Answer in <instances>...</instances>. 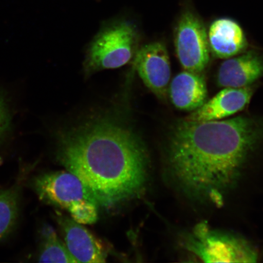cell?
Masks as SVG:
<instances>
[{"instance_id": "obj_3", "label": "cell", "mask_w": 263, "mask_h": 263, "mask_svg": "<svg viewBox=\"0 0 263 263\" xmlns=\"http://www.w3.org/2000/svg\"><path fill=\"white\" fill-rule=\"evenodd\" d=\"M140 35L136 25L117 19L103 26L88 47L84 64L87 77L126 65L136 55Z\"/></svg>"}, {"instance_id": "obj_1", "label": "cell", "mask_w": 263, "mask_h": 263, "mask_svg": "<svg viewBox=\"0 0 263 263\" xmlns=\"http://www.w3.org/2000/svg\"><path fill=\"white\" fill-rule=\"evenodd\" d=\"M263 140V117L173 125L166 147L172 182L195 201L221 206Z\"/></svg>"}, {"instance_id": "obj_2", "label": "cell", "mask_w": 263, "mask_h": 263, "mask_svg": "<svg viewBox=\"0 0 263 263\" xmlns=\"http://www.w3.org/2000/svg\"><path fill=\"white\" fill-rule=\"evenodd\" d=\"M57 157L80 179L91 201L104 208L137 198L149 178L145 144L117 117H95L61 132Z\"/></svg>"}, {"instance_id": "obj_16", "label": "cell", "mask_w": 263, "mask_h": 263, "mask_svg": "<svg viewBox=\"0 0 263 263\" xmlns=\"http://www.w3.org/2000/svg\"><path fill=\"white\" fill-rule=\"evenodd\" d=\"M11 111L4 96L0 93V144L7 136L11 128Z\"/></svg>"}, {"instance_id": "obj_7", "label": "cell", "mask_w": 263, "mask_h": 263, "mask_svg": "<svg viewBox=\"0 0 263 263\" xmlns=\"http://www.w3.org/2000/svg\"><path fill=\"white\" fill-rule=\"evenodd\" d=\"M138 73L144 84L160 99L165 101L171 79L170 61L165 45L155 42L143 46L136 55Z\"/></svg>"}, {"instance_id": "obj_15", "label": "cell", "mask_w": 263, "mask_h": 263, "mask_svg": "<svg viewBox=\"0 0 263 263\" xmlns=\"http://www.w3.org/2000/svg\"><path fill=\"white\" fill-rule=\"evenodd\" d=\"M97 205L87 199L78 200L68 209L72 219L81 224H91L97 221Z\"/></svg>"}, {"instance_id": "obj_13", "label": "cell", "mask_w": 263, "mask_h": 263, "mask_svg": "<svg viewBox=\"0 0 263 263\" xmlns=\"http://www.w3.org/2000/svg\"><path fill=\"white\" fill-rule=\"evenodd\" d=\"M31 166H25L17 179L8 189H0V241L8 237L17 223L21 210L22 187L31 172Z\"/></svg>"}, {"instance_id": "obj_6", "label": "cell", "mask_w": 263, "mask_h": 263, "mask_svg": "<svg viewBox=\"0 0 263 263\" xmlns=\"http://www.w3.org/2000/svg\"><path fill=\"white\" fill-rule=\"evenodd\" d=\"M30 185L42 202L62 209L68 210L82 199L91 201L84 184L69 172L40 174L31 180Z\"/></svg>"}, {"instance_id": "obj_10", "label": "cell", "mask_w": 263, "mask_h": 263, "mask_svg": "<svg viewBox=\"0 0 263 263\" xmlns=\"http://www.w3.org/2000/svg\"><path fill=\"white\" fill-rule=\"evenodd\" d=\"M229 58L220 66L217 83L223 88H242L263 77V55L254 51Z\"/></svg>"}, {"instance_id": "obj_5", "label": "cell", "mask_w": 263, "mask_h": 263, "mask_svg": "<svg viewBox=\"0 0 263 263\" xmlns=\"http://www.w3.org/2000/svg\"><path fill=\"white\" fill-rule=\"evenodd\" d=\"M174 44L184 70L202 73L208 67L210 48L202 20L190 6L183 9L177 22Z\"/></svg>"}, {"instance_id": "obj_8", "label": "cell", "mask_w": 263, "mask_h": 263, "mask_svg": "<svg viewBox=\"0 0 263 263\" xmlns=\"http://www.w3.org/2000/svg\"><path fill=\"white\" fill-rule=\"evenodd\" d=\"M55 219L63 235L65 246L77 262H105L104 247L83 226L57 212Z\"/></svg>"}, {"instance_id": "obj_11", "label": "cell", "mask_w": 263, "mask_h": 263, "mask_svg": "<svg viewBox=\"0 0 263 263\" xmlns=\"http://www.w3.org/2000/svg\"><path fill=\"white\" fill-rule=\"evenodd\" d=\"M207 34L210 51L218 58L236 57L245 51L248 46L241 26L232 19L216 20L210 25Z\"/></svg>"}, {"instance_id": "obj_9", "label": "cell", "mask_w": 263, "mask_h": 263, "mask_svg": "<svg viewBox=\"0 0 263 263\" xmlns=\"http://www.w3.org/2000/svg\"><path fill=\"white\" fill-rule=\"evenodd\" d=\"M254 88H224L184 119L196 122L222 120L245 109L251 101Z\"/></svg>"}, {"instance_id": "obj_14", "label": "cell", "mask_w": 263, "mask_h": 263, "mask_svg": "<svg viewBox=\"0 0 263 263\" xmlns=\"http://www.w3.org/2000/svg\"><path fill=\"white\" fill-rule=\"evenodd\" d=\"M39 262H77L50 226L43 225L39 230Z\"/></svg>"}, {"instance_id": "obj_4", "label": "cell", "mask_w": 263, "mask_h": 263, "mask_svg": "<svg viewBox=\"0 0 263 263\" xmlns=\"http://www.w3.org/2000/svg\"><path fill=\"white\" fill-rule=\"evenodd\" d=\"M187 251L205 262H256L258 255L251 243L237 235L197 223L183 239Z\"/></svg>"}, {"instance_id": "obj_12", "label": "cell", "mask_w": 263, "mask_h": 263, "mask_svg": "<svg viewBox=\"0 0 263 263\" xmlns=\"http://www.w3.org/2000/svg\"><path fill=\"white\" fill-rule=\"evenodd\" d=\"M205 79L202 73L184 70L170 84L168 95L174 106L181 110L194 111L206 101Z\"/></svg>"}]
</instances>
